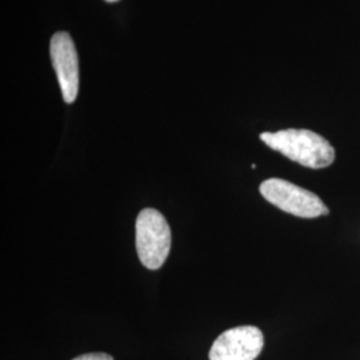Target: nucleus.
<instances>
[{
	"instance_id": "nucleus-1",
	"label": "nucleus",
	"mask_w": 360,
	"mask_h": 360,
	"mask_svg": "<svg viewBox=\"0 0 360 360\" xmlns=\"http://www.w3.org/2000/svg\"><path fill=\"white\" fill-rule=\"evenodd\" d=\"M262 142L274 151L304 167H328L335 160V150L322 135L309 129H288L260 134Z\"/></svg>"
},
{
	"instance_id": "nucleus-2",
	"label": "nucleus",
	"mask_w": 360,
	"mask_h": 360,
	"mask_svg": "<svg viewBox=\"0 0 360 360\" xmlns=\"http://www.w3.org/2000/svg\"><path fill=\"white\" fill-rule=\"evenodd\" d=\"M171 229L155 208H144L136 219V251L143 266L159 270L169 254Z\"/></svg>"
},
{
	"instance_id": "nucleus-3",
	"label": "nucleus",
	"mask_w": 360,
	"mask_h": 360,
	"mask_svg": "<svg viewBox=\"0 0 360 360\" xmlns=\"http://www.w3.org/2000/svg\"><path fill=\"white\" fill-rule=\"evenodd\" d=\"M259 190L271 205L299 218H318L328 215L330 212L316 193L307 191L287 180L278 178L264 180Z\"/></svg>"
},
{
	"instance_id": "nucleus-4",
	"label": "nucleus",
	"mask_w": 360,
	"mask_h": 360,
	"mask_svg": "<svg viewBox=\"0 0 360 360\" xmlns=\"http://www.w3.org/2000/svg\"><path fill=\"white\" fill-rule=\"evenodd\" d=\"M264 346L263 333L255 326H240L219 335L210 349V360H255Z\"/></svg>"
},
{
	"instance_id": "nucleus-5",
	"label": "nucleus",
	"mask_w": 360,
	"mask_h": 360,
	"mask_svg": "<svg viewBox=\"0 0 360 360\" xmlns=\"http://www.w3.org/2000/svg\"><path fill=\"white\" fill-rule=\"evenodd\" d=\"M52 67L65 103H74L79 91V59L74 40L65 31L56 32L50 44Z\"/></svg>"
},
{
	"instance_id": "nucleus-6",
	"label": "nucleus",
	"mask_w": 360,
	"mask_h": 360,
	"mask_svg": "<svg viewBox=\"0 0 360 360\" xmlns=\"http://www.w3.org/2000/svg\"><path fill=\"white\" fill-rule=\"evenodd\" d=\"M72 360H114V358L104 352H92V354H83Z\"/></svg>"
},
{
	"instance_id": "nucleus-7",
	"label": "nucleus",
	"mask_w": 360,
	"mask_h": 360,
	"mask_svg": "<svg viewBox=\"0 0 360 360\" xmlns=\"http://www.w3.org/2000/svg\"><path fill=\"white\" fill-rule=\"evenodd\" d=\"M105 1H108V3H115V1H119V0H105Z\"/></svg>"
}]
</instances>
